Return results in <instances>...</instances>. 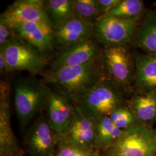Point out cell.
<instances>
[{
    "mask_svg": "<svg viewBox=\"0 0 156 156\" xmlns=\"http://www.w3.org/2000/svg\"><path fill=\"white\" fill-rule=\"evenodd\" d=\"M135 85L137 91H156V54L146 53L135 58Z\"/></svg>",
    "mask_w": 156,
    "mask_h": 156,
    "instance_id": "cell-16",
    "label": "cell"
},
{
    "mask_svg": "<svg viewBox=\"0 0 156 156\" xmlns=\"http://www.w3.org/2000/svg\"><path fill=\"white\" fill-rule=\"evenodd\" d=\"M156 156V155H155V156Z\"/></svg>",
    "mask_w": 156,
    "mask_h": 156,
    "instance_id": "cell-29",
    "label": "cell"
},
{
    "mask_svg": "<svg viewBox=\"0 0 156 156\" xmlns=\"http://www.w3.org/2000/svg\"><path fill=\"white\" fill-rule=\"evenodd\" d=\"M93 38L94 23L75 14L53 28V46L59 50Z\"/></svg>",
    "mask_w": 156,
    "mask_h": 156,
    "instance_id": "cell-10",
    "label": "cell"
},
{
    "mask_svg": "<svg viewBox=\"0 0 156 156\" xmlns=\"http://www.w3.org/2000/svg\"><path fill=\"white\" fill-rule=\"evenodd\" d=\"M5 57L9 72L26 71L35 75L44 73L49 63L47 54L19 38L0 48Z\"/></svg>",
    "mask_w": 156,
    "mask_h": 156,
    "instance_id": "cell-5",
    "label": "cell"
},
{
    "mask_svg": "<svg viewBox=\"0 0 156 156\" xmlns=\"http://www.w3.org/2000/svg\"><path fill=\"white\" fill-rule=\"evenodd\" d=\"M58 138L46 116L42 115L28 129L24 143L30 156H54Z\"/></svg>",
    "mask_w": 156,
    "mask_h": 156,
    "instance_id": "cell-8",
    "label": "cell"
},
{
    "mask_svg": "<svg viewBox=\"0 0 156 156\" xmlns=\"http://www.w3.org/2000/svg\"><path fill=\"white\" fill-rule=\"evenodd\" d=\"M51 89L45 80L30 76L17 78L14 102L17 116L23 128L44 109Z\"/></svg>",
    "mask_w": 156,
    "mask_h": 156,
    "instance_id": "cell-2",
    "label": "cell"
},
{
    "mask_svg": "<svg viewBox=\"0 0 156 156\" xmlns=\"http://www.w3.org/2000/svg\"><path fill=\"white\" fill-rule=\"evenodd\" d=\"M144 12L145 6L143 1L120 0L117 5L104 15L116 17L124 20L139 21Z\"/></svg>",
    "mask_w": 156,
    "mask_h": 156,
    "instance_id": "cell-21",
    "label": "cell"
},
{
    "mask_svg": "<svg viewBox=\"0 0 156 156\" xmlns=\"http://www.w3.org/2000/svg\"><path fill=\"white\" fill-rule=\"evenodd\" d=\"M129 108L139 123L156 122V91H137L129 101Z\"/></svg>",
    "mask_w": 156,
    "mask_h": 156,
    "instance_id": "cell-17",
    "label": "cell"
},
{
    "mask_svg": "<svg viewBox=\"0 0 156 156\" xmlns=\"http://www.w3.org/2000/svg\"><path fill=\"white\" fill-rule=\"evenodd\" d=\"M0 22L10 27L28 22L45 23L51 25L44 0L15 1L1 13Z\"/></svg>",
    "mask_w": 156,
    "mask_h": 156,
    "instance_id": "cell-11",
    "label": "cell"
},
{
    "mask_svg": "<svg viewBox=\"0 0 156 156\" xmlns=\"http://www.w3.org/2000/svg\"><path fill=\"white\" fill-rule=\"evenodd\" d=\"M134 40L147 53L156 54V12H149L138 26Z\"/></svg>",
    "mask_w": 156,
    "mask_h": 156,
    "instance_id": "cell-18",
    "label": "cell"
},
{
    "mask_svg": "<svg viewBox=\"0 0 156 156\" xmlns=\"http://www.w3.org/2000/svg\"><path fill=\"white\" fill-rule=\"evenodd\" d=\"M18 38L10 26L0 22V48Z\"/></svg>",
    "mask_w": 156,
    "mask_h": 156,
    "instance_id": "cell-25",
    "label": "cell"
},
{
    "mask_svg": "<svg viewBox=\"0 0 156 156\" xmlns=\"http://www.w3.org/2000/svg\"><path fill=\"white\" fill-rule=\"evenodd\" d=\"M59 141L54 156H98L92 149L79 147L62 138Z\"/></svg>",
    "mask_w": 156,
    "mask_h": 156,
    "instance_id": "cell-24",
    "label": "cell"
},
{
    "mask_svg": "<svg viewBox=\"0 0 156 156\" xmlns=\"http://www.w3.org/2000/svg\"><path fill=\"white\" fill-rule=\"evenodd\" d=\"M42 76L46 83L66 95L74 104L105 75L101 57L84 65L49 69Z\"/></svg>",
    "mask_w": 156,
    "mask_h": 156,
    "instance_id": "cell-1",
    "label": "cell"
},
{
    "mask_svg": "<svg viewBox=\"0 0 156 156\" xmlns=\"http://www.w3.org/2000/svg\"><path fill=\"white\" fill-rule=\"evenodd\" d=\"M120 0H97V4L100 17L115 7Z\"/></svg>",
    "mask_w": 156,
    "mask_h": 156,
    "instance_id": "cell-26",
    "label": "cell"
},
{
    "mask_svg": "<svg viewBox=\"0 0 156 156\" xmlns=\"http://www.w3.org/2000/svg\"><path fill=\"white\" fill-rule=\"evenodd\" d=\"M122 130L114 124L109 116L97 120L95 145L102 147H111L123 134Z\"/></svg>",
    "mask_w": 156,
    "mask_h": 156,
    "instance_id": "cell-19",
    "label": "cell"
},
{
    "mask_svg": "<svg viewBox=\"0 0 156 156\" xmlns=\"http://www.w3.org/2000/svg\"></svg>",
    "mask_w": 156,
    "mask_h": 156,
    "instance_id": "cell-30",
    "label": "cell"
},
{
    "mask_svg": "<svg viewBox=\"0 0 156 156\" xmlns=\"http://www.w3.org/2000/svg\"><path fill=\"white\" fill-rule=\"evenodd\" d=\"M109 117L117 128L122 130L127 129L139 123L132 111L126 106L118 108L113 112Z\"/></svg>",
    "mask_w": 156,
    "mask_h": 156,
    "instance_id": "cell-23",
    "label": "cell"
},
{
    "mask_svg": "<svg viewBox=\"0 0 156 156\" xmlns=\"http://www.w3.org/2000/svg\"><path fill=\"white\" fill-rule=\"evenodd\" d=\"M101 59L106 78L123 91L128 89L135 80V60L127 45L104 47Z\"/></svg>",
    "mask_w": 156,
    "mask_h": 156,
    "instance_id": "cell-6",
    "label": "cell"
},
{
    "mask_svg": "<svg viewBox=\"0 0 156 156\" xmlns=\"http://www.w3.org/2000/svg\"><path fill=\"white\" fill-rule=\"evenodd\" d=\"M45 5L53 28L75 15L73 0H46Z\"/></svg>",
    "mask_w": 156,
    "mask_h": 156,
    "instance_id": "cell-20",
    "label": "cell"
},
{
    "mask_svg": "<svg viewBox=\"0 0 156 156\" xmlns=\"http://www.w3.org/2000/svg\"><path fill=\"white\" fill-rule=\"evenodd\" d=\"M154 5H156V2H155V3H154Z\"/></svg>",
    "mask_w": 156,
    "mask_h": 156,
    "instance_id": "cell-28",
    "label": "cell"
},
{
    "mask_svg": "<svg viewBox=\"0 0 156 156\" xmlns=\"http://www.w3.org/2000/svg\"><path fill=\"white\" fill-rule=\"evenodd\" d=\"M45 109L50 126L61 138L71 123L74 110L73 103L59 90L51 89Z\"/></svg>",
    "mask_w": 156,
    "mask_h": 156,
    "instance_id": "cell-14",
    "label": "cell"
},
{
    "mask_svg": "<svg viewBox=\"0 0 156 156\" xmlns=\"http://www.w3.org/2000/svg\"><path fill=\"white\" fill-rule=\"evenodd\" d=\"M0 104V156H26L12 129L9 89L4 82H1Z\"/></svg>",
    "mask_w": 156,
    "mask_h": 156,
    "instance_id": "cell-13",
    "label": "cell"
},
{
    "mask_svg": "<svg viewBox=\"0 0 156 156\" xmlns=\"http://www.w3.org/2000/svg\"><path fill=\"white\" fill-rule=\"evenodd\" d=\"M17 36L33 45L41 51L48 54L54 48L52 26L45 23L28 22L11 27Z\"/></svg>",
    "mask_w": 156,
    "mask_h": 156,
    "instance_id": "cell-15",
    "label": "cell"
},
{
    "mask_svg": "<svg viewBox=\"0 0 156 156\" xmlns=\"http://www.w3.org/2000/svg\"><path fill=\"white\" fill-rule=\"evenodd\" d=\"M138 22L101 16L94 23V38L104 47L127 45L134 40Z\"/></svg>",
    "mask_w": 156,
    "mask_h": 156,
    "instance_id": "cell-7",
    "label": "cell"
},
{
    "mask_svg": "<svg viewBox=\"0 0 156 156\" xmlns=\"http://www.w3.org/2000/svg\"><path fill=\"white\" fill-rule=\"evenodd\" d=\"M100 43L95 38L59 50L51 62L50 69L66 67H74L95 62L101 57Z\"/></svg>",
    "mask_w": 156,
    "mask_h": 156,
    "instance_id": "cell-9",
    "label": "cell"
},
{
    "mask_svg": "<svg viewBox=\"0 0 156 156\" xmlns=\"http://www.w3.org/2000/svg\"><path fill=\"white\" fill-rule=\"evenodd\" d=\"M109 151L111 156H154L156 130L147 124L136 123L124 130Z\"/></svg>",
    "mask_w": 156,
    "mask_h": 156,
    "instance_id": "cell-4",
    "label": "cell"
},
{
    "mask_svg": "<svg viewBox=\"0 0 156 156\" xmlns=\"http://www.w3.org/2000/svg\"><path fill=\"white\" fill-rule=\"evenodd\" d=\"M10 73L5 57L2 50H0V74L1 76Z\"/></svg>",
    "mask_w": 156,
    "mask_h": 156,
    "instance_id": "cell-27",
    "label": "cell"
},
{
    "mask_svg": "<svg viewBox=\"0 0 156 156\" xmlns=\"http://www.w3.org/2000/svg\"><path fill=\"white\" fill-rule=\"evenodd\" d=\"M96 129L97 120L84 113L74 104L71 123L61 138L79 147L91 149L96 146Z\"/></svg>",
    "mask_w": 156,
    "mask_h": 156,
    "instance_id": "cell-12",
    "label": "cell"
},
{
    "mask_svg": "<svg viewBox=\"0 0 156 156\" xmlns=\"http://www.w3.org/2000/svg\"><path fill=\"white\" fill-rule=\"evenodd\" d=\"M123 90L106 76L83 95L75 105L90 117L97 120L109 116L113 112L124 106Z\"/></svg>",
    "mask_w": 156,
    "mask_h": 156,
    "instance_id": "cell-3",
    "label": "cell"
},
{
    "mask_svg": "<svg viewBox=\"0 0 156 156\" xmlns=\"http://www.w3.org/2000/svg\"><path fill=\"white\" fill-rule=\"evenodd\" d=\"M74 13L94 23L100 17L97 0H73Z\"/></svg>",
    "mask_w": 156,
    "mask_h": 156,
    "instance_id": "cell-22",
    "label": "cell"
}]
</instances>
